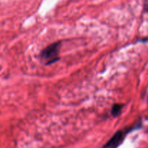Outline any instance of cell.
Listing matches in <instances>:
<instances>
[{
    "instance_id": "cell-4",
    "label": "cell",
    "mask_w": 148,
    "mask_h": 148,
    "mask_svg": "<svg viewBox=\"0 0 148 148\" xmlns=\"http://www.w3.org/2000/svg\"><path fill=\"white\" fill-rule=\"evenodd\" d=\"M140 41H142V42H148V38H147L142 39V40H140Z\"/></svg>"
},
{
    "instance_id": "cell-3",
    "label": "cell",
    "mask_w": 148,
    "mask_h": 148,
    "mask_svg": "<svg viewBox=\"0 0 148 148\" xmlns=\"http://www.w3.org/2000/svg\"><path fill=\"white\" fill-rule=\"evenodd\" d=\"M123 106H124L121 105V104H114L112 108H111V114L114 116H117L119 115L121 113V111H122Z\"/></svg>"
},
{
    "instance_id": "cell-5",
    "label": "cell",
    "mask_w": 148,
    "mask_h": 148,
    "mask_svg": "<svg viewBox=\"0 0 148 148\" xmlns=\"http://www.w3.org/2000/svg\"><path fill=\"white\" fill-rule=\"evenodd\" d=\"M146 10H147V11L148 12V5L147 6V8H146Z\"/></svg>"
},
{
    "instance_id": "cell-1",
    "label": "cell",
    "mask_w": 148,
    "mask_h": 148,
    "mask_svg": "<svg viewBox=\"0 0 148 148\" xmlns=\"http://www.w3.org/2000/svg\"><path fill=\"white\" fill-rule=\"evenodd\" d=\"M61 48V41L55 42L48 46L42 51L40 53L41 59L46 62V64H53L59 60V51Z\"/></svg>"
},
{
    "instance_id": "cell-2",
    "label": "cell",
    "mask_w": 148,
    "mask_h": 148,
    "mask_svg": "<svg viewBox=\"0 0 148 148\" xmlns=\"http://www.w3.org/2000/svg\"><path fill=\"white\" fill-rule=\"evenodd\" d=\"M132 130H133V127L131 129L116 132L113 137L104 145L103 148H118L124 142L127 133L130 132Z\"/></svg>"
}]
</instances>
